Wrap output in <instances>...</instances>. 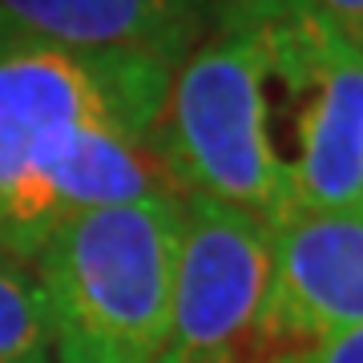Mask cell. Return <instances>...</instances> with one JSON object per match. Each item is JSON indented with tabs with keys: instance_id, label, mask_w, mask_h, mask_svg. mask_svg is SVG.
Listing matches in <instances>:
<instances>
[{
	"instance_id": "obj_9",
	"label": "cell",
	"mask_w": 363,
	"mask_h": 363,
	"mask_svg": "<svg viewBox=\"0 0 363 363\" xmlns=\"http://www.w3.org/2000/svg\"><path fill=\"white\" fill-rule=\"evenodd\" d=\"M0 363H52L37 267L9 247H0Z\"/></svg>"
},
{
	"instance_id": "obj_8",
	"label": "cell",
	"mask_w": 363,
	"mask_h": 363,
	"mask_svg": "<svg viewBox=\"0 0 363 363\" xmlns=\"http://www.w3.org/2000/svg\"><path fill=\"white\" fill-rule=\"evenodd\" d=\"M0 28L73 52L178 65L198 45L202 0H0Z\"/></svg>"
},
{
	"instance_id": "obj_12",
	"label": "cell",
	"mask_w": 363,
	"mask_h": 363,
	"mask_svg": "<svg viewBox=\"0 0 363 363\" xmlns=\"http://www.w3.org/2000/svg\"><path fill=\"white\" fill-rule=\"evenodd\" d=\"M295 363H363V323L343 327L335 335L319 339V343L307 347Z\"/></svg>"
},
{
	"instance_id": "obj_6",
	"label": "cell",
	"mask_w": 363,
	"mask_h": 363,
	"mask_svg": "<svg viewBox=\"0 0 363 363\" xmlns=\"http://www.w3.org/2000/svg\"><path fill=\"white\" fill-rule=\"evenodd\" d=\"M355 323H363V202L283 218L271 230L267 339L303 355Z\"/></svg>"
},
{
	"instance_id": "obj_11",
	"label": "cell",
	"mask_w": 363,
	"mask_h": 363,
	"mask_svg": "<svg viewBox=\"0 0 363 363\" xmlns=\"http://www.w3.org/2000/svg\"><path fill=\"white\" fill-rule=\"evenodd\" d=\"M303 16L323 37H331L355 57H363V0H307Z\"/></svg>"
},
{
	"instance_id": "obj_3",
	"label": "cell",
	"mask_w": 363,
	"mask_h": 363,
	"mask_svg": "<svg viewBox=\"0 0 363 363\" xmlns=\"http://www.w3.org/2000/svg\"><path fill=\"white\" fill-rule=\"evenodd\" d=\"M169 69L121 52H73L0 28V202L77 133H154Z\"/></svg>"
},
{
	"instance_id": "obj_5",
	"label": "cell",
	"mask_w": 363,
	"mask_h": 363,
	"mask_svg": "<svg viewBox=\"0 0 363 363\" xmlns=\"http://www.w3.org/2000/svg\"><path fill=\"white\" fill-rule=\"evenodd\" d=\"M271 73L303 89L298 150L291 166L286 214H319L363 202V57L347 52L303 16L295 25L262 28ZM274 230V226H271Z\"/></svg>"
},
{
	"instance_id": "obj_4",
	"label": "cell",
	"mask_w": 363,
	"mask_h": 363,
	"mask_svg": "<svg viewBox=\"0 0 363 363\" xmlns=\"http://www.w3.org/2000/svg\"><path fill=\"white\" fill-rule=\"evenodd\" d=\"M271 226L210 198H182L166 339L154 363H295L262 331Z\"/></svg>"
},
{
	"instance_id": "obj_7",
	"label": "cell",
	"mask_w": 363,
	"mask_h": 363,
	"mask_svg": "<svg viewBox=\"0 0 363 363\" xmlns=\"http://www.w3.org/2000/svg\"><path fill=\"white\" fill-rule=\"evenodd\" d=\"M145 198H182L154 133L85 130L13 198L0 202V247L33 259L65 222Z\"/></svg>"
},
{
	"instance_id": "obj_1",
	"label": "cell",
	"mask_w": 363,
	"mask_h": 363,
	"mask_svg": "<svg viewBox=\"0 0 363 363\" xmlns=\"http://www.w3.org/2000/svg\"><path fill=\"white\" fill-rule=\"evenodd\" d=\"M182 198H145L65 222L33 255L52 363H154L166 339Z\"/></svg>"
},
{
	"instance_id": "obj_2",
	"label": "cell",
	"mask_w": 363,
	"mask_h": 363,
	"mask_svg": "<svg viewBox=\"0 0 363 363\" xmlns=\"http://www.w3.org/2000/svg\"><path fill=\"white\" fill-rule=\"evenodd\" d=\"M271 77L262 28H214L169 69L154 145L182 198H210L267 226L283 222L291 166L271 142Z\"/></svg>"
},
{
	"instance_id": "obj_10",
	"label": "cell",
	"mask_w": 363,
	"mask_h": 363,
	"mask_svg": "<svg viewBox=\"0 0 363 363\" xmlns=\"http://www.w3.org/2000/svg\"><path fill=\"white\" fill-rule=\"evenodd\" d=\"M307 0H214L218 28H283L303 21Z\"/></svg>"
}]
</instances>
